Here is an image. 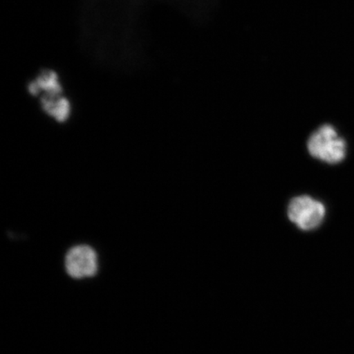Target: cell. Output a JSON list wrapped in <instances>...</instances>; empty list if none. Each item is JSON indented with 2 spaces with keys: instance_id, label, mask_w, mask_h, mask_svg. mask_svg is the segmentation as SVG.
Listing matches in <instances>:
<instances>
[{
  "instance_id": "cell-4",
  "label": "cell",
  "mask_w": 354,
  "mask_h": 354,
  "mask_svg": "<svg viewBox=\"0 0 354 354\" xmlns=\"http://www.w3.org/2000/svg\"><path fill=\"white\" fill-rule=\"evenodd\" d=\"M28 91L34 96L43 93L42 97H55L63 94L59 75L53 70H44L29 83Z\"/></svg>"
},
{
  "instance_id": "cell-1",
  "label": "cell",
  "mask_w": 354,
  "mask_h": 354,
  "mask_svg": "<svg viewBox=\"0 0 354 354\" xmlns=\"http://www.w3.org/2000/svg\"><path fill=\"white\" fill-rule=\"evenodd\" d=\"M307 145L311 156L329 165H337L346 157V141L330 124H325L314 131Z\"/></svg>"
},
{
  "instance_id": "cell-2",
  "label": "cell",
  "mask_w": 354,
  "mask_h": 354,
  "mask_svg": "<svg viewBox=\"0 0 354 354\" xmlns=\"http://www.w3.org/2000/svg\"><path fill=\"white\" fill-rule=\"evenodd\" d=\"M325 216L324 205L308 196L294 198L288 207L290 220L303 231H311L319 227Z\"/></svg>"
},
{
  "instance_id": "cell-5",
  "label": "cell",
  "mask_w": 354,
  "mask_h": 354,
  "mask_svg": "<svg viewBox=\"0 0 354 354\" xmlns=\"http://www.w3.org/2000/svg\"><path fill=\"white\" fill-rule=\"evenodd\" d=\"M41 104L44 112L59 122L68 120L72 112L70 102L62 95L41 97Z\"/></svg>"
},
{
  "instance_id": "cell-3",
  "label": "cell",
  "mask_w": 354,
  "mask_h": 354,
  "mask_svg": "<svg viewBox=\"0 0 354 354\" xmlns=\"http://www.w3.org/2000/svg\"><path fill=\"white\" fill-rule=\"evenodd\" d=\"M65 266L66 272L73 278L91 277L98 271V258L91 247L77 245L66 254Z\"/></svg>"
}]
</instances>
